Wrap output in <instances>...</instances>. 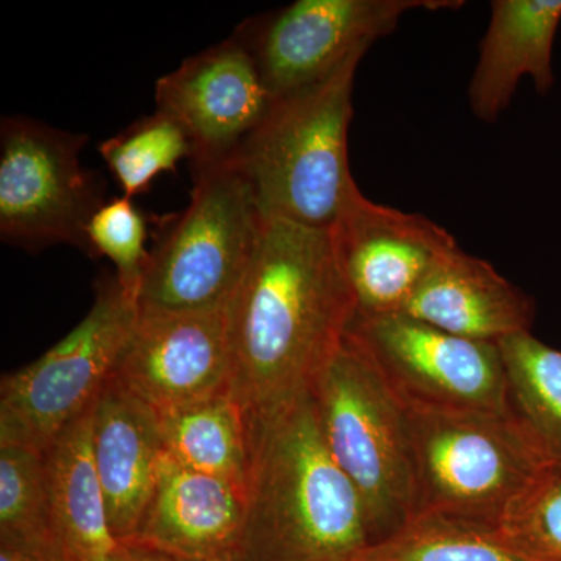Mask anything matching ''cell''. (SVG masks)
I'll use <instances>...</instances> for the list:
<instances>
[{"instance_id":"1","label":"cell","mask_w":561,"mask_h":561,"mask_svg":"<svg viewBox=\"0 0 561 561\" xmlns=\"http://www.w3.org/2000/svg\"><path fill=\"white\" fill-rule=\"evenodd\" d=\"M225 316L228 391L250 431L311 393L356 319L330 231L265 219Z\"/></svg>"},{"instance_id":"2","label":"cell","mask_w":561,"mask_h":561,"mask_svg":"<svg viewBox=\"0 0 561 561\" xmlns=\"http://www.w3.org/2000/svg\"><path fill=\"white\" fill-rule=\"evenodd\" d=\"M250 438L241 561H348L371 545L364 504L324 446L311 393Z\"/></svg>"},{"instance_id":"3","label":"cell","mask_w":561,"mask_h":561,"mask_svg":"<svg viewBox=\"0 0 561 561\" xmlns=\"http://www.w3.org/2000/svg\"><path fill=\"white\" fill-rule=\"evenodd\" d=\"M351 57L320 83L275 99L234 161L265 219L331 231L351 191L348 130L359 62Z\"/></svg>"},{"instance_id":"4","label":"cell","mask_w":561,"mask_h":561,"mask_svg":"<svg viewBox=\"0 0 561 561\" xmlns=\"http://www.w3.org/2000/svg\"><path fill=\"white\" fill-rule=\"evenodd\" d=\"M311 398L328 453L359 493L371 545L390 537L419 511L405 402L350 332Z\"/></svg>"},{"instance_id":"5","label":"cell","mask_w":561,"mask_h":561,"mask_svg":"<svg viewBox=\"0 0 561 561\" xmlns=\"http://www.w3.org/2000/svg\"><path fill=\"white\" fill-rule=\"evenodd\" d=\"M405 411L416 515L435 513L496 527L512 501L552 461L515 411L411 402Z\"/></svg>"},{"instance_id":"6","label":"cell","mask_w":561,"mask_h":561,"mask_svg":"<svg viewBox=\"0 0 561 561\" xmlns=\"http://www.w3.org/2000/svg\"><path fill=\"white\" fill-rule=\"evenodd\" d=\"M192 180L190 205L150 251L139 311H224L261 241L265 217L234 160L192 171Z\"/></svg>"},{"instance_id":"7","label":"cell","mask_w":561,"mask_h":561,"mask_svg":"<svg viewBox=\"0 0 561 561\" xmlns=\"http://www.w3.org/2000/svg\"><path fill=\"white\" fill-rule=\"evenodd\" d=\"M138 300L116 275L95 284L94 305L57 345L0 383V445L43 454L94 408L138 320Z\"/></svg>"},{"instance_id":"8","label":"cell","mask_w":561,"mask_h":561,"mask_svg":"<svg viewBox=\"0 0 561 561\" xmlns=\"http://www.w3.org/2000/svg\"><path fill=\"white\" fill-rule=\"evenodd\" d=\"M88 136L28 117L0 124V238L39 251L77 247L92 257L88 225L105 205V183L83 168Z\"/></svg>"},{"instance_id":"9","label":"cell","mask_w":561,"mask_h":561,"mask_svg":"<svg viewBox=\"0 0 561 561\" xmlns=\"http://www.w3.org/2000/svg\"><path fill=\"white\" fill-rule=\"evenodd\" d=\"M446 0H297L247 21L245 44L273 99L328 79L359 51L397 28L413 10L457 9Z\"/></svg>"},{"instance_id":"10","label":"cell","mask_w":561,"mask_h":561,"mask_svg":"<svg viewBox=\"0 0 561 561\" xmlns=\"http://www.w3.org/2000/svg\"><path fill=\"white\" fill-rule=\"evenodd\" d=\"M348 332L402 401L434 408L513 411L496 343L468 341L405 313L354 319Z\"/></svg>"},{"instance_id":"11","label":"cell","mask_w":561,"mask_h":561,"mask_svg":"<svg viewBox=\"0 0 561 561\" xmlns=\"http://www.w3.org/2000/svg\"><path fill=\"white\" fill-rule=\"evenodd\" d=\"M330 234L356 319L402 313L435 262L459 247L440 225L379 205L359 186L351 191Z\"/></svg>"},{"instance_id":"12","label":"cell","mask_w":561,"mask_h":561,"mask_svg":"<svg viewBox=\"0 0 561 561\" xmlns=\"http://www.w3.org/2000/svg\"><path fill=\"white\" fill-rule=\"evenodd\" d=\"M154 99L190 138L192 171L234 160L275 101L236 35L161 77Z\"/></svg>"},{"instance_id":"13","label":"cell","mask_w":561,"mask_h":561,"mask_svg":"<svg viewBox=\"0 0 561 561\" xmlns=\"http://www.w3.org/2000/svg\"><path fill=\"white\" fill-rule=\"evenodd\" d=\"M230 375L225 309L139 311L111 382L160 413L228 391Z\"/></svg>"},{"instance_id":"14","label":"cell","mask_w":561,"mask_h":561,"mask_svg":"<svg viewBox=\"0 0 561 561\" xmlns=\"http://www.w3.org/2000/svg\"><path fill=\"white\" fill-rule=\"evenodd\" d=\"M247 486L187 470L162 451L153 493L128 548L175 561H241Z\"/></svg>"},{"instance_id":"15","label":"cell","mask_w":561,"mask_h":561,"mask_svg":"<svg viewBox=\"0 0 561 561\" xmlns=\"http://www.w3.org/2000/svg\"><path fill=\"white\" fill-rule=\"evenodd\" d=\"M402 313L468 341L497 345L531 331L535 305L489 262L457 247L435 262Z\"/></svg>"},{"instance_id":"16","label":"cell","mask_w":561,"mask_h":561,"mask_svg":"<svg viewBox=\"0 0 561 561\" xmlns=\"http://www.w3.org/2000/svg\"><path fill=\"white\" fill-rule=\"evenodd\" d=\"M92 453L111 530L128 545L157 482L162 456L157 412L110 381L92 409Z\"/></svg>"},{"instance_id":"17","label":"cell","mask_w":561,"mask_h":561,"mask_svg":"<svg viewBox=\"0 0 561 561\" xmlns=\"http://www.w3.org/2000/svg\"><path fill=\"white\" fill-rule=\"evenodd\" d=\"M561 22V0H494L489 28L468 88L470 110L494 124L511 106L524 77L541 95L553 84V39Z\"/></svg>"},{"instance_id":"18","label":"cell","mask_w":561,"mask_h":561,"mask_svg":"<svg viewBox=\"0 0 561 561\" xmlns=\"http://www.w3.org/2000/svg\"><path fill=\"white\" fill-rule=\"evenodd\" d=\"M92 409L70 423L43 453L44 472L61 540L80 561H106L124 546L111 530L95 468Z\"/></svg>"},{"instance_id":"19","label":"cell","mask_w":561,"mask_h":561,"mask_svg":"<svg viewBox=\"0 0 561 561\" xmlns=\"http://www.w3.org/2000/svg\"><path fill=\"white\" fill-rule=\"evenodd\" d=\"M162 451L187 470L247 486L249 424L228 391L157 413Z\"/></svg>"},{"instance_id":"20","label":"cell","mask_w":561,"mask_h":561,"mask_svg":"<svg viewBox=\"0 0 561 561\" xmlns=\"http://www.w3.org/2000/svg\"><path fill=\"white\" fill-rule=\"evenodd\" d=\"M348 561H534L516 551L496 527L419 513L401 529Z\"/></svg>"},{"instance_id":"21","label":"cell","mask_w":561,"mask_h":561,"mask_svg":"<svg viewBox=\"0 0 561 561\" xmlns=\"http://www.w3.org/2000/svg\"><path fill=\"white\" fill-rule=\"evenodd\" d=\"M507 373L513 411L542 451L561 465V351L531 331L497 343Z\"/></svg>"},{"instance_id":"22","label":"cell","mask_w":561,"mask_h":561,"mask_svg":"<svg viewBox=\"0 0 561 561\" xmlns=\"http://www.w3.org/2000/svg\"><path fill=\"white\" fill-rule=\"evenodd\" d=\"M0 542L25 549L66 546L51 516L43 454L35 449L0 445Z\"/></svg>"},{"instance_id":"23","label":"cell","mask_w":561,"mask_h":561,"mask_svg":"<svg viewBox=\"0 0 561 561\" xmlns=\"http://www.w3.org/2000/svg\"><path fill=\"white\" fill-rule=\"evenodd\" d=\"M99 151L122 195L133 201L161 173L175 171L183 158H191V142L179 122L157 110L103 140Z\"/></svg>"},{"instance_id":"24","label":"cell","mask_w":561,"mask_h":561,"mask_svg":"<svg viewBox=\"0 0 561 561\" xmlns=\"http://www.w3.org/2000/svg\"><path fill=\"white\" fill-rule=\"evenodd\" d=\"M502 538L534 561H561V465L541 468L496 524Z\"/></svg>"},{"instance_id":"25","label":"cell","mask_w":561,"mask_h":561,"mask_svg":"<svg viewBox=\"0 0 561 561\" xmlns=\"http://www.w3.org/2000/svg\"><path fill=\"white\" fill-rule=\"evenodd\" d=\"M92 257L106 256L116 267L122 289L138 300L140 283L146 273L147 220L131 198L108 201L92 216L88 225Z\"/></svg>"},{"instance_id":"26","label":"cell","mask_w":561,"mask_h":561,"mask_svg":"<svg viewBox=\"0 0 561 561\" xmlns=\"http://www.w3.org/2000/svg\"><path fill=\"white\" fill-rule=\"evenodd\" d=\"M0 561H80L66 546L51 549H25L0 542Z\"/></svg>"},{"instance_id":"27","label":"cell","mask_w":561,"mask_h":561,"mask_svg":"<svg viewBox=\"0 0 561 561\" xmlns=\"http://www.w3.org/2000/svg\"><path fill=\"white\" fill-rule=\"evenodd\" d=\"M106 561H175L168 557L158 556V553L140 551V549L128 548L124 546L119 552L114 553Z\"/></svg>"}]
</instances>
